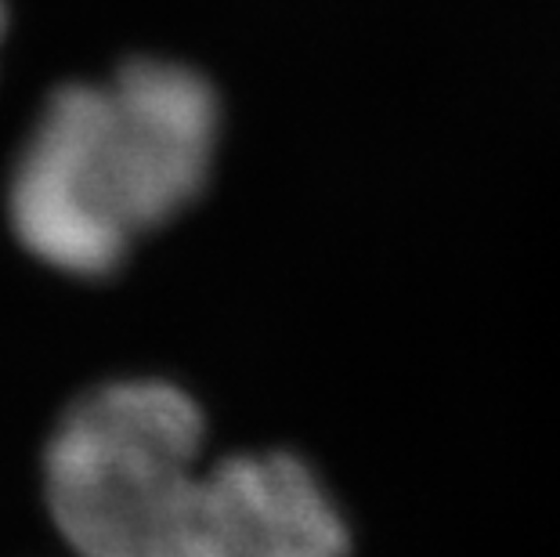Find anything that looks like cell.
Here are the masks:
<instances>
[{
	"label": "cell",
	"instance_id": "cell-2",
	"mask_svg": "<svg viewBox=\"0 0 560 557\" xmlns=\"http://www.w3.org/2000/svg\"><path fill=\"white\" fill-rule=\"evenodd\" d=\"M202 471V413L166 381L83 395L47 445V511L77 557H156Z\"/></svg>",
	"mask_w": 560,
	"mask_h": 557
},
{
	"label": "cell",
	"instance_id": "cell-3",
	"mask_svg": "<svg viewBox=\"0 0 560 557\" xmlns=\"http://www.w3.org/2000/svg\"><path fill=\"white\" fill-rule=\"evenodd\" d=\"M348 525L290 453L202 464L156 557H343Z\"/></svg>",
	"mask_w": 560,
	"mask_h": 557
},
{
	"label": "cell",
	"instance_id": "cell-4",
	"mask_svg": "<svg viewBox=\"0 0 560 557\" xmlns=\"http://www.w3.org/2000/svg\"><path fill=\"white\" fill-rule=\"evenodd\" d=\"M0 33H4V0H0Z\"/></svg>",
	"mask_w": 560,
	"mask_h": 557
},
{
	"label": "cell",
	"instance_id": "cell-1",
	"mask_svg": "<svg viewBox=\"0 0 560 557\" xmlns=\"http://www.w3.org/2000/svg\"><path fill=\"white\" fill-rule=\"evenodd\" d=\"M218 94L196 69L135 58L105 84L47 98L19 152L8 214L22 246L69 276L120 268L207 185Z\"/></svg>",
	"mask_w": 560,
	"mask_h": 557
}]
</instances>
